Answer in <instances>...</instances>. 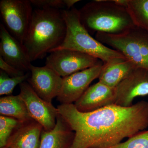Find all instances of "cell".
Here are the masks:
<instances>
[{"label":"cell","mask_w":148,"mask_h":148,"mask_svg":"<svg viewBox=\"0 0 148 148\" xmlns=\"http://www.w3.org/2000/svg\"><path fill=\"white\" fill-rule=\"evenodd\" d=\"M2 148H8V147H5Z\"/></svg>","instance_id":"obj_25"},{"label":"cell","mask_w":148,"mask_h":148,"mask_svg":"<svg viewBox=\"0 0 148 148\" xmlns=\"http://www.w3.org/2000/svg\"><path fill=\"white\" fill-rule=\"evenodd\" d=\"M124 6L136 27L148 32V0H117Z\"/></svg>","instance_id":"obj_18"},{"label":"cell","mask_w":148,"mask_h":148,"mask_svg":"<svg viewBox=\"0 0 148 148\" xmlns=\"http://www.w3.org/2000/svg\"><path fill=\"white\" fill-rule=\"evenodd\" d=\"M115 97V88H111L98 81L89 86L74 105L80 112H92L114 105Z\"/></svg>","instance_id":"obj_13"},{"label":"cell","mask_w":148,"mask_h":148,"mask_svg":"<svg viewBox=\"0 0 148 148\" xmlns=\"http://www.w3.org/2000/svg\"><path fill=\"white\" fill-rule=\"evenodd\" d=\"M34 10L29 0H1V18L6 29L23 44Z\"/></svg>","instance_id":"obj_6"},{"label":"cell","mask_w":148,"mask_h":148,"mask_svg":"<svg viewBox=\"0 0 148 148\" xmlns=\"http://www.w3.org/2000/svg\"><path fill=\"white\" fill-rule=\"evenodd\" d=\"M66 29L60 10L38 8L34 10L23 43L31 62L42 59L61 45Z\"/></svg>","instance_id":"obj_2"},{"label":"cell","mask_w":148,"mask_h":148,"mask_svg":"<svg viewBox=\"0 0 148 148\" xmlns=\"http://www.w3.org/2000/svg\"><path fill=\"white\" fill-rule=\"evenodd\" d=\"M21 96L32 119L42 126L44 130H50L55 127L58 115L57 108L52 103L40 98L27 82L19 85Z\"/></svg>","instance_id":"obj_8"},{"label":"cell","mask_w":148,"mask_h":148,"mask_svg":"<svg viewBox=\"0 0 148 148\" xmlns=\"http://www.w3.org/2000/svg\"><path fill=\"white\" fill-rule=\"evenodd\" d=\"M43 127L34 120L22 122L14 129L5 147L39 148Z\"/></svg>","instance_id":"obj_14"},{"label":"cell","mask_w":148,"mask_h":148,"mask_svg":"<svg viewBox=\"0 0 148 148\" xmlns=\"http://www.w3.org/2000/svg\"><path fill=\"white\" fill-rule=\"evenodd\" d=\"M61 12L66 23V36L61 45L52 52L64 49L76 51L100 59L104 65L127 60L117 51L91 36L81 23L79 10L73 7L62 10Z\"/></svg>","instance_id":"obj_4"},{"label":"cell","mask_w":148,"mask_h":148,"mask_svg":"<svg viewBox=\"0 0 148 148\" xmlns=\"http://www.w3.org/2000/svg\"><path fill=\"white\" fill-rule=\"evenodd\" d=\"M80 21L91 34H119L135 27L124 6L117 0H96L79 10Z\"/></svg>","instance_id":"obj_3"},{"label":"cell","mask_w":148,"mask_h":148,"mask_svg":"<svg viewBox=\"0 0 148 148\" xmlns=\"http://www.w3.org/2000/svg\"><path fill=\"white\" fill-rule=\"evenodd\" d=\"M103 65V63H101L63 78L57 100L61 104H74L86 91L91 83L98 78Z\"/></svg>","instance_id":"obj_9"},{"label":"cell","mask_w":148,"mask_h":148,"mask_svg":"<svg viewBox=\"0 0 148 148\" xmlns=\"http://www.w3.org/2000/svg\"><path fill=\"white\" fill-rule=\"evenodd\" d=\"M0 57L16 69L27 73L30 71L32 62L24 45L0 24Z\"/></svg>","instance_id":"obj_12"},{"label":"cell","mask_w":148,"mask_h":148,"mask_svg":"<svg viewBox=\"0 0 148 148\" xmlns=\"http://www.w3.org/2000/svg\"><path fill=\"white\" fill-rule=\"evenodd\" d=\"M110 148H148V130L138 132L126 141Z\"/></svg>","instance_id":"obj_21"},{"label":"cell","mask_w":148,"mask_h":148,"mask_svg":"<svg viewBox=\"0 0 148 148\" xmlns=\"http://www.w3.org/2000/svg\"><path fill=\"white\" fill-rule=\"evenodd\" d=\"M136 68L134 63L128 60L108 65H103L99 82L114 88Z\"/></svg>","instance_id":"obj_16"},{"label":"cell","mask_w":148,"mask_h":148,"mask_svg":"<svg viewBox=\"0 0 148 148\" xmlns=\"http://www.w3.org/2000/svg\"><path fill=\"white\" fill-rule=\"evenodd\" d=\"M0 69L6 74L11 77L21 76L24 75L27 73L22 71L10 65L4 61L0 57Z\"/></svg>","instance_id":"obj_23"},{"label":"cell","mask_w":148,"mask_h":148,"mask_svg":"<svg viewBox=\"0 0 148 148\" xmlns=\"http://www.w3.org/2000/svg\"><path fill=\"white\" fill-rule=\"evenodd\" d=\"M95 38L117 51L136 68L148 70V32L136 27L119 34L97 33Z\"/></svg>","instance_id":"obj_5"},{"label":"cell","mask_w":148,"mask_h":148,"mask_svg":"<svg viewBox=\"0 0 148 148\" xmlns=\"http://www.w3.org/2000/svg\"><path fill=\"white\" fill-rule=\"evenodd\" d=\"M80 1L79 0H65V5L66 9H65L69 10L73 8L75 4L78 2Z\"/></svg>","instance_id":"obj_24"},{"label":"cell","mask_w":148,"mask_h":148,"mask_svg":"<svg viewBox=\"0 0 148 148\" xmlns=\"http://www.w3.org/2000/svg\"><path fill=\"white\" fill-rule=\"evenodd\" d=\"M31 73L27 72L25 75L21 76L11 77L7 74L1 70L0 71V95H11L14 89L17 85L27 81Z\"/></svg>","instance_id":"obj_19"},{"label":"cell","mask_w":148,"mask_h":148,"mask_svg":"<svg viewBox=\"0 0 148 148\" xmlns=\"http://www.w3.org/2000/svg\"><path fill=\"white\" fill-rule=\"evenodd\" d=\"M115 90V105L124 107L132 106L135 98L148 95V70L135 68Z\"/></svg>","instance_id":"obj_10"},{"label":"cell","mask_w":148,"mask_h":148,"mask_svg":"<svg viewBox=\"0 0 148 148\" xmlns=\"http://www.w3.org/2000/svg\"><path fill=\"white\" fill-rule=\"evenodd\" d=\"M75 132L67 122L58 114L53 129H43L39 148H69L73 143Z\"/></svg>","instance_id":"obj_15"},{"label":"cell","mask_w":148,"mask_h":148,"mask_svg":"<svg viewBox=\"0 0 148 148\" xmlns=\"http://www.w3.org/2000/svg\"><path fill=\"white\" fill-rule=\"evenodd\" d=\"M103 63L100 59L88 54L64 49L50 53L47 58L45 66L64 78Z\"/></svg>","instance_id":"obj_7"},{"label":"cell","mask_w":148,"mask_h":148,"mask_svg":"<svg viewBox=\"0 0 148 148\" xmlns=\"http://www.w3.org/2000/svg\"><path fill=\"white\" fill-rule=\"evenodd\" d=\"M31 2L32 5L40 8H66L65 0H31Z\"/></svg>","instance_id":"obj_22"},{"label":"cell","mask_w":148,"mask_h":148,"mask_svg":"<svg viewBox=\"0 0 148 148\" xmlns=\"http://www.w3.org/2000/svg\"><path fill=\"white\" fill-rule=\"evenodd\" d=\"M58 113L75 132L69 148H110L148 127V102L128 107L112 105L87 112L61 104Z\"/></svg>","instance_id":"obj_1"},{"label":"cell","mask_w":148,"mask_h":148,"mask_svg":"<svg viewBox=\"0 0 148 148\" xmlns=\"http://www.w3.org/2000/svg\"><path fill=\"white\" fill-rule=\"evenodd\" d=\"M1 115L10 117L25 122L33 120L26 104L19 94L3 96L0 98Z\"/></svg>","instance_id":"obj_17"},{"label":"cell","mask_w":148,"mask_h":148,"mask_svg":"<svg viewBox=\"0 0 148 148\" xmlns=\"http://www.w3.org/2000/svg\"><path fill=\"white\" fill-rule=\"evenodd\" d=\"M28 83L37 95L45 101L51 103L58 97L62 86L63 78L46 66L32 65Z\"/></svg>","instance_id":"obj_11"},{"label":"cell","mask_w":148,"mask_h":148,"mask_svg":"<svg viewBox=\"0 0 148 148\" xmlns=\"http://www.w3.org/2000/svg\"><path fill=\"white\" fill-rule=\"evenodd\" d=\"M21 123L12 118L0 116V148L6 147L14 130Z\"/></svg>","instance_id":"obj_20"}]
</instances>
